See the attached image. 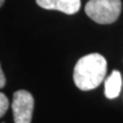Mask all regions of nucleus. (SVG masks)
<instances>
[{"mask_svg":"<svg viewBox=\"0 0 123 123\" xmlns=\"http://www.w3.org/2000/svg\"><path fill=\"white\" fill-rule=\"evenodd\" d=\"M107 74V61L99 53L84 55L75 65L73 79L75 85L87 91L99 86Z\"/></svg>","mask_w":123,"mask_h":123,"instance_id":"obj_1","label":"nucleus"},{"mask_svg":"<svg viewBox=\"0 0 123 123\" xmlns=\"http://www.w3.org/2000/svg\"><path fill=\"white\" fill-rule=\"evenodd\" d=\"M121 0H89L85 5V13L98 24H112L121 13Z\"/></svg>","mask_w":123,"mask_h":123,"instance_id":"obj_2","label":"nucleus"},{"mask_svg":"<svg viewBox=\"0 0 123 123\" xmlns=\"http://www.w3.org/2000/svg\"><path fill=\"white\" fill-rule=\"evenodd\" d=\"M12 113L14 123H31L34 109V98L29 91L18 90L12 98Z\"/></svg>","mask_w":123,"mask_h":123,"instance_id":"obj_3","label":"nucleus"},{"mask_svg":"<svg viewBox=\"0 0 123 123\" xmlns=\"http://www.w3.org/2000/svg\"><path fill=\"white\" fill-rule=\"evenodd\" d=\"M37 4L44 9L59 10L67 14H74L80 9V0H36Z\"/></svg>","mask_w":123,"mask_h":123,"instance_id":"obj_4","label":"nucleus"},{"mask_svg":"<svg viewBox=\"0 0 123 123\" xmlns=\"http://www.w3.org/2000/svg\"><path fill=\"white\" fill-rule=\"evenodd\" d=\"M122 86V78L120 72L114 70L110 76L107 77L105 80V95L107 98H117L121 90Z\"/></svg>","mask_w":123,"mask_h":123,"instance_id":"obj_5","label":"nucleus"},{"mask_svg":"<svg viewBox=\"0 0 123 123\" xmlns=\"http://www.w3.org/2000/svg\"><path fill=\"white\" fill-rule=\"evenodd\" d=\"M8 106H9L8 98L2 92H0V118L5 114L7 109H8Z\"/></svg>","mask_w":123,"mask_h":123,"instance_id":"obj_6","label":"nucleus"},{"mask_svg":"<svg viewBox=\"0 0 123 123\" xmlns=\"http://www.w3.org/2000/svg\"><path fill=\"white\" fill-rule=\"evenodd\" d=\"M5 82H6L5 76H4V74H3V72H2L1 66H0V88H3L5 86Z\"/></svg>","mask_w":123,"mask_h":123,"instance_id":"obj_7","label":"nucleus"},{"mask_svg":"<svg viewBox=\"0 0 123 123\" xmlns=\"http://www.w3.org/2000/svg\"><path fill=\"white\" fill-rule=\"evenodd\" d=\"M4 3V0H0V7L2 6V4Z\"/></svg>","mask_w":123,"mask_h":123,"instance_id":"obj_8","label":"nucleus"}]
</instances>
